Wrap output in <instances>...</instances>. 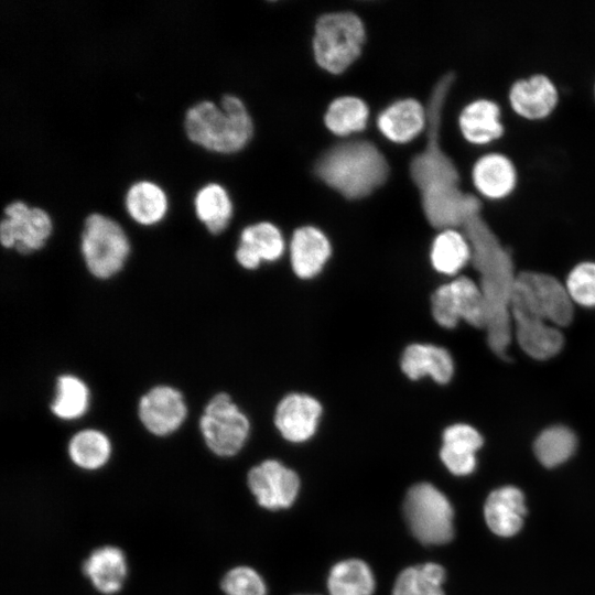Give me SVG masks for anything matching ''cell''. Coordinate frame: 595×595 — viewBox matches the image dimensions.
Instances as JSON below:
<instances>
[{"label":"cell","mask_w":595,"mask_h":595,"mask_svg":"<svg viewBox=\"0 0 595 595\" xmlns=\"http://www.w3.org/2000/svg\"><path fill=\"white\" fill-rule=\"evenodd\" d=\"M454 80V73L447 72L435 83L426 105V144L409 166L424 216L440 230L463 228L483 207L478 196L462 188L458 169L440 142L442 112Z\"/></svg>","instance_id":"1"},{"label":"cell","mask_w":595,"mask_h":595,"mask_svg":"<svg viewBox=\"0 0 595 595\" xmlns=\"http://www.w3.org/2000/svg\"><path fill=\"white\" fill-rule=\"evenodd\" d=\"M472 249L474 268L487 305V343L500 358H507L511 340V298L517 275L508 250L488 223L478 214L462 228Z\"/></svg>","instance_id":"2"},{"label":"cell","mask_w":595,"mask_h":595,"mask_svg":"<svg viewBox=\"0 0 595 595\" xmlns=\"http://www.w3.org/2000/svg\"><path fill=\"white\" fill-rule=\"evenodd\" d=\"M316 176L347 199H360L382 186L389 164L370 141L338 143L326 150L314 166Z\"/></svg>","instance_id":"3"},{"label":"cell","mask_w":595,"mask_h":595,"mask_svg":"<svg viewBox=\"0 0 595 595\" xmlns=\"http://www.w3.org/2000/svg\"><path fill=\"white\" fill-rule=\"evenodd\" d=\"M184 129L190 141L221 154L242 150L253 136V122L245 104L231 94L221 97L220 107L210 100L191 106Z\"/></svg>","instance_id":"4"},{"label":"cell","mask_w":595,"mask_h":595,"mask_svg":"<svg viewBox=\"0 0 595 595\" xmlns=\"http://www.w3.org/2000/svg\"><path fill=\"white\" fill-rule=\"evenodd\" d=\"M366 31L361 19L353 12H331L315 24L313 54L317 65L337 75L344 73L361 54Z\"/></svg>","instance_id":"5"},{"label":"cell","mask_w":595,"mask_h":595,"mask_svg":"<svg viewBox=\"0 0 595 595\" xmlns=\"http://www.w3.org/2000/svg\"><path fill=\"white\" fill-rule=\"evenodd\" d=\"M130 250L129 238L115 219L99 213H91L85 218L80 252L93 277L108 280L118 274L125 267Z\"/></svg>","instance_id":"6"},{"label":"cell","mask_w":595,"mask_h":595,"mask_svg":"<svg viewBox=\"0 0 595 595\" xmlns=\"http://www.w3.org/2000/svg\"><path fill=\"white\" fill-rule=\"evenodd\" d=\"M405 520L424 544H443L453 538V509L443 493L428 483L412 486L403 504Z\"/></svg>","instance_id":"7"},{"label":"cell","mask_w":595,"mask_h":595,"mask_svg":"<svg viewBox=\"0 0 595 595\" xmlns=\"http://www.w3.org/2000/svg\"><path fill=\"white\" fill-rule=\"evenodd\" d=\"M198 425L207 447L223 457L237 454L250 432L248 416L226 392H218L209 399Z\"/></svg>","instance_id":"8"},{"label":"cell","mask_w":595,"mask_h":595,"mask_svg":"<svg viewBox=\"0 0 595 595\" xmlns=\"http://www.w3.org/2000/svg\"><path fill=\"white\" fill-rule=\"evenodd\" d=\"M435 322L453 328L459 320L477 328H486L487 305L479 284L467 277H458L439 286L431 298Z\"/></svg>","instance_id":"9"},{"label":"cell","mask_w":595,"mask_h":595,"mask_svg":"<svg viewBox=\"0 0 595 595\" xmlns=\"http://www.w3.org/2000/svg\"><path fill=\"white\" fill-rule=\"evenodd\" d=\"M511 299L554 326H566L573 318V301L565 285L549 274L519 273Z\"/></svg>","instance_id":"10"},{"label":"cell","mask_w":595,"mask_h":595,"mask_svg":"<svg viewBox=\"0 0 595 595\" xmlns=\"http://www.w3.org/2000/svg\"><path fill=\"white\" fill-rule=\"evenodd\" d=\"M0 223V242L29 255L41 250L53 231L51 216L40 207H30L22 201H13L3 209Z\"/></svg>","instance_id":"11"},{"label":"cell","mask_w":595,"mask_h":595,"mask_svg":"<svg viewBox=\"0 0 595 595\" xmlns=\"http://www.w3.org/2000/svg\"><path fill=\"white\" fill-rule=\"evenodd\" d=\"M138 416L148 432L166 436L182 426L187 416V405L178 389L158 385L140 398Z\"/></svg>","instance_id":"12"},{"label":"cell","mask_w":595,"mask_h":595,"mask_svg":"<svg viewBox=\"0 0 595 595\" xmlns=\"http://www.w3.org/2000/svg\"><path fill=\"white\" fill-rule=\"evenodd\" d=\"M248 485L258 504L277 510L290 507L300 489L295 472L275 459H267L250 469Z\"/></svg>","instance_id":"13"},{"label":"cell","mask_w":595,"mask_h":595,"mask_svg":"<svg viewBox=\"0 0 595 595\" xmlns=\"http://www.w3.org/2000/svg\"><path fill=\"white\" fill-rule=\"evenodd\" d=\"M510 311L517 342L527 355L534 359H548L562 349L564 338L554 325L513 299Z\"/></svg>","instance_id":"14"},{"label":"cell","mask_w":595,"mask_h":595,"mask_svg":"<svg viewBox=\"0 0 595 595\" xmlns=\"http://www.w3.org/2000/svg\"><path fill=\"white\" fill-rule=\"evenodd\" d=\"M323 408L314 397L292 392L283 397L274 412V424L288 441L301 443L310 440L316 432Z\"/></svg>","instance_id":"15"},{"label":"cell","mask_w":595,"mask_h":595,"mask_svg":"<svg viewBox=\"0 0 595 595\" xmlns=\"http://www.w3.org/2000/svg\"><path fill=\"white\" fill-rule=\"evenodd\" d=\"M508 99L513 111L528 120L547 118L559 102V91L545 74L519 78L509 88Z\"/></svg>","instance_id":"16"},{"label":"cell","mask_w":595,"mask_h":595,"mask_svg":"<svg viewBox=\"0 0 595 595\" xmlns=\"http://www.w3.org/2000/svg\"><path fill=\"white\" fill-rule=\"evenodd\" d=\"M284 248L279 228L272 223L260 221L242 229L235 258L244 269L255 270L262 261L272 262L281 258Z\"/></svg>","instance_id":"17"},{"label":"cell","mask_w":595,"mask_h":595,"mask_svg":"<svg viewBox=\"0 0 595 595\" xmlns=\"http://www.w3.org/2000/svg\"><path fill=\"white\" fill-rule=\"evenodd\" d=\"M331 255V242L321 229L303 226L293 232L290 259L293 272L300 279L307 280L320 274Z\"/></svg>","instance_id":"18"},{"label":"cell","mask_w":595,"mask_h":595,"mask_svg":"<svg viewBox=\"0 0 595 595\" xmlns=\"http://www.w3.org/2000/svg\"><path fill=\"white\" fill-rule=\"evenodd\" d=\"M428 108L413 98L400 99L383 111L377 119L381 133L392 142L407 143L426 131Z\"/></svg>","instance_id":"19"},{"label":"cell","mask_w":595,"mask_h":595,"mask_svg":"<svg viewBox=\"0 0 595 595\" xmlns=\"http://www.w3.org/2000/svg\"><path fill=\"white\" fill-rule=\"evenodd\" d=\"M474 186L483 196L500 199L513 192L518 173L512 160L500 152H489L474 163L472 169Z\"/></svg>","instance_id":"20"},{"label":"cell","mask_w":595,"mask_h":595,"mask_svg":"<svg viewBox=\"0 0 595 595\" xmlns=\"http://www.w3.org/2000/svg\"><path fill=\"white\" fill-rule=\"evenodd\" d=\"M400 367L411 380L430 376L440 385L447 383L454 372L451 354L443 347L432 344H411L402 353Z\"/></svg>","instance_id":"21"},{"label":"cell","mask_w":595,"mask_h":595,"mask_svg":"<svg viewBox=\"0 0 595 595\" xmlns=\"http://www.w3.org/2000/svg\"><path fill=\"white\" fill-rule=\"evenodd\" d=\"M526 512L523 494L512 486L490 493L484 507L489 529L501 537L516 534L522 527Z\"/></svg>","instance_id":"22"},{"label":"cell","mask_w":595,"mask_h":595,"mask_svg":"<svg viewBox=\"0 0 595 595\" xmlns=\"http://www.w3.org/2000/svg\"><path fill=\"white\" fill-rule=\"evenodd\" d=\"M500 106L491 99L478 98L468 102L458 117L459 130L470 143L486 144L499 139L505 128Z\"/></svg>","instance_id":"23"},{"label":"cell","mask_w":595,"mask_h":595,"mask_svg":"<svg viewBox=\"0 0 595 595\" xmlns=\"http://www.w3.org/2000/svg\"><path fill=\"white\" fill-rule=\"evenodd\" d=\"M83 571L98 592L115 594L121 589L127 576L126 556L119 548L105 545L90 553Z\"/></svg>","instance_id":"24"},{"label":"cell","mask_w":595,"mask_h":595,"mask_svg":"<svg viewBox=\"0 0 595 595\" xmlns=\"http://www.w3.org/2000/svg\"><path fill=\"white\" fill-rule=\"evenodd\" d=\"M125 207L136 223L152 226L165 216L167 197L158 184L151 181H139L128 188Z\"/></svg>","instance_id":"25"},{"label":"cell","mask_w":595,"mask_h":595,"mask_svg":"<svg viewBox=\"0 0 595 595\" xmlns=\"http://www.w3.org/2000/svg\"><path fill=\"white\" fill-rule=\"evenodd\" d=\"M196 217L212 235L221 234L232 216V203L227 191L217 183L202 186L194 197Z\"/></svg>","instance_id":"26"},{"label":"cell","mask_w":595,"mask_h":595,"mask_svg":"<svg viewBox=\"0 0 595 595\" xmlns=\"http://www.w3.org/2000/svg\"><path fill=\"white\" fill-rule=\"evenodd\" d=\"M430 259L437 272L453 275L472 260L470 245L463 231L440 230L432 242Z\"/></svg>","instance_id":"27"},{"label":"cell","mask_w":595,"mask_h":595,"mask_svg":"<svg viewBox=\"0 0 595 595\" xmlns=\"http://www.w3.org/2000/svg\"><path fill=\"white\" fill-rule=\"evenodd\" d=\"M90 405V390L87 383L73 374L57 377L55 396L50 405L52 413L64 421L84 416Z\"/></svg>","instance_id":"28"},{"label":"cell","mask_w":595,"mask_h":595,"mask_svg":"<svg viewBox=\"0 0 595 595\" xmlns=\"http://www.w3.org/2000/svg\"><path fill=\"white\" fill-rule=\"evenodd\" d=\"M327 588L329 595H371L375 591V577L364 561L349 559L331 569Z\"/></svg>","instance_id":"29"},{"label":"cell","mask_w":595,"mask_h":595,"mask_svg":"<svg viewBox=\"0 0 595 595\" xmlns=\"http://www.w3.org/2000/svg\"><path fill=\"white\" fill-rule=\"evenodd\" d=\"M67 450L76 466L88 470L98 469L110 458L111 442L104 432L85 429L72 436Z\"/></svg>","instance_id":"30"},{"label":"cell","mask_w":595,"mask_h":595,"mask_svg":"<svg viewBox=\"0 0 595 595\" xmlns=\"http://www.w3.org/2000/svg\"><path fill=\"white\" fill-rule=\"evenodd\" d=\"M369 109L366 102L355 96L334 99L324 116L325 126L339 137H345L366 128Z\"/></svg>","instance_id":"31"},{"label":"cell","mask_w":595,"mask_h":595,"mask_svg":"<svg viewBox=\"0 0 595 595\" xmlns=\"http://www.w3.org/2000/svg\"><path fill=\"white\" fill-rule=\"evenodd\" d=\"M444 569L436 563H425L404 569L397 577L392 595H444Z\"/></svg>","instance_id":"32"},{"label":"cell","mask_w":595,"mask_h":595,"mask_svg":"<svg viewBox=\"0 0 595 595\" xmlns=\"http://www.w3.org/2000/svg\"><path fill=\"white\" fill-rule=\"evenodd\" d=\"M575 447L574 433L563 425L543 430L533 445L537 458L547 467H554L565 462L574 453Z\"/></svg>","instance_id":"33"},{"label":"cell","mask_w":595,"mask_h":595,"mask_svg":"<svg viewBox=\"0 0 595 595\" xmlns=\"http://www.w3.org/2000/svg\"><path fill=\"white\" fill-rule=\"evenodd\" d=\"M565 288L573 302L595 306V262H582L570 272Z\"/></svg>","instance_id":"34"},{"label":"cell","mask_w":595,"mask_h":595,"mask_svg":"<svg viewBox=\"0 0 595 595\" xmlns=\"http://www.w3.org/2000/svg\"><path fill=\"white\" fill-rule=\"evenodd\" d=\"M226 595H266L267 588L262 577L253 569L237 566L227 572L221 581Z\"/></svg>","instance_id":"35"},{"label":"cell","mask_w":595,"mask_h":595,"mask_svg":"<svg viewBox=\"0 0 595 595\" xmlns=\"http://www.w3.org/2000/svg\"><path fill=\"white\" fill-rule=\"evenodd\" d=\"M442 439V447L462 454H476L483 445V437L478 431L464 423H456L446 428Z\"/></svg>","instance_id":"36"}]
</instances>
